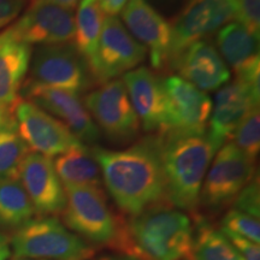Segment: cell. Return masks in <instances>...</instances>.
<instances>
[{"instance_id": "cell-34", "label": "cell", "mask_w": 260, "mask_h": 260, "mask_svg": "<svg viewBox=\"0 0 260 260\" xmlns=\"http://www.w3.org/2000/svg\"><path fill=\"white\" fill-rule=\"evenodd\" d=\"M15 117H14V110L6 107L0 104V128L6 125H14Z\"/></svg>"}, {"instance_id": "cell-25", "label": "cell", "mask_w": 260, "mask_h": 260, "mask_svg": "<svg viewBox=\"0 0 260 260\" xmlns=\"http://www.w3.org/2000/svg\"><path fill=\"white\" fill-rule=\"evenodd\" d=\"M34 216L31 201L18 178L0 180V229L15 232Z\"/></svg>"}, {"instance_id": "cell-4", "label": "cell", "mask_w": 260, "mask_h": 260, "mask_svg": "<svg viewBox=\"0 0 260 260\" xmlns=\"http://www.w3.org/2000/svg\"><path fill=\"white\" fill-rule=\"evenodd\" d=\"M11 255L42 260H89L92 245L68 229L57 217H37L12 232Z\"/></svg>"}, {"instance_id": "cell-8", "label": "cell", "mask_w": 260, "mask_h": 260, "mask_svg": "<svg viewBox=\"0 0 260 260\" xmlns=\"http://www.w3.org/2000/svg\"><path fill=\"white\" fill-rule=\"evenodd\" d=\"M83 104L98 128L113 144H129L139 136L141 124L122 80L100 84L84 96Z\"/></svg>"}, {"instance_id": "cell-19", "label": "cell", "mask_w": 260, "mask_h": 260, "mask_svg": "<svg viewBox=\"0 0 260 260\" xmlns=\"http://www.w3.org/2000/svg\"><path fill=\"white\" fill-rule=\"evenodd\" d=\"M259 96L237 80L219 88L206 130V136L214 147H222L246 116L259 107Z\"/></svg>"}, {"instance_id": "cell-30", "label": "cell", "mask_w": 260, "mask_h": 260, "mask_svg": "<svg viewBox=\"0 0 260 260\" xmlns=\"http://www.w3.org/2000/svg\"><path fill=\"white\" fill-rule=\"evenodd\" d=\"M236 22L259 38L260 32V0H236Z\"/></svg>"}, {"instance_id": "cell-23", "label": "cell", "mask_w": 260, "mask_h": 260, "mask_svg": "<svg viewBox=\"0 0 260 260\" xmlns=\"http://www.w3.org/2000/svg\"><path fill=\"white\" fill-rule=\"evenodd\" d=\"M193 218L190 260H245L234 248L222 230L217 229L207 217L198 213Z\"/></svg>"}, {"instance_id": "cell-35", "label": "cell", "mask_w": 260, "mask_h": 260, "mask_svg": "<svg viewBox=\"0 0 260 260\" xmlns=\"http://www.w3.org/2000/svg\"><path fill=\"white\" fill-rule=\"evenodd\" d=\"M11 256L9 237L4 233L0 232V260H9Z\"/></svg>"}, {"instance_id": "cell-5", "label": "cell", "mask_w": 260, "mask_h": 260, "mask_svg": "<svg viewBox=\"0 0 260 260\" xmlns=\"http://www.w3.org/2000/svg\"><path fill=\"white\" fill-rule=\"evenodd\" d=\"M63 224L89 245L113 249L122 217L111 210L103 188L65 186Z\"/></svg>"}, {"instance_id": "cell-7", "label": "cell", "mask_w": 260, "mask_h": 260, "mask_svg": "<svg viewBox=\"0 0 260 260\" xmlns=\"http://www.w3.org/2000/svg\"><path fill=\"white\" fill-rule=\"evenodd\" d=\"M25 83L54 87L81 94L95 86L88 64L74 44L42 45L31 54Z\"/></svg>"}, {"instance_id": "cell-11", "label": "cell", "mask_w": 260, "mask_h": 260, "mask_svg": "<svg viewBox=\"0 0 260 260\" xmlns=\"http://www.w3.org/2000/svg\"><path fill=\"white\" fill-rule=\"evenodd\" d=\"M14 117L19 136L34 153L58 157L71 148L84 146L67 125L28 100H19Z\"/></svg>"}, {"instance_id": "cell-15", "label": "cell", "mask_w": 260, "mask_h": 260, "mask_svg": "<svg viewBox=\"0 0 260 260\" xmlns=\"http://www.w3.org/2000/svg\"><path fill=\"white\" fill-rule=\"evenodd\" d=\"M18 180L38 217H57L67 205V193L51 158L28 153L18 170Z\"/></svg>"}, {"instance_id": "cell-20", "label": "cell", "mask_w": 260, "mask_h": 260, "mask_svg": "<svg viewBox=\"0 0 260 260\" xmlns=\"http://www.w3.org/2000/svg\"><path fill=\"white\" fill-rule=\"evenodd\" d=\"M171 69L204 93L222 88L230 80V69L217 47L207 39L186 48Z\"/></svg>"}, {"instance_id": "cell-14", "label": "cell", "mask_w": 260, "mask_h": 260, "mask_svg": "<svg viewBox=\"0 0 260 260\" xmlns=\"http://www.w3.org/2000/svg\"><path fill=\"white\" fill-rule=\"evenodd\" d=\"M8 30L28 45L68 44L74 40L75 15L71 9L50 4H29L23 15Z\"/></svg>"}, {"instance_id": "cell-22", "label": "cell", "mask_w": 260, "mask_h": 260, "mask_svg": "<svg viewBox=\"0 0 260 260\" xmlns=\"http://www.w3.org/2000/svg\"><path fill=\"white\" fill-rule=\"evenodd\" d=\"M63 186L102 188L100 168L87 146L71 148L58 155L53 161Z\"/></svg>"}, {"instance_id": "cell-24", "label": "cell", "mask_w": 260, "mask_h": 260, "mask_svg": "<svg viewBox=\"0 0 260 260\" xmlns=\"http://www.w3.org/2000/svg\"><path fill=\"white\" fill-rule=\"evenodd\" d=\"M104 19L99 0H81L79 3L75 15L74 45L87 61L90 71L95 61Z\"/></svg>"}, {"instance_id": "cell-3", "label": "cell", "mask_w": 260, "mask_h": 260, "mask_svg": "<svg viewBox=\"0 0 260 260\" xmlns=\"http://www.w3.org/2000/svg\"><path fill=\"white\" fill-rule=\"evenodd\" d=\"M165 197L175 207L199 213V194L216 148L205 135L157 134Z\"/></svg>"}, {"instance_id": "cell-28", "label": "cell", "mask_w": 260, "mask_h": 260, "mask_svg": "<svg viewBox=\"0 0 260 260\" xmlns=\"http://www.w3.org/2000/svg\"><path fill=\"white\" fill-rule=\"evenodd\" d=\"M220 230L235 234L241 237L260 243V223L258 218L240 212L235 209L228 211L220 222Z\"/></svg>"}, {"instance_id": "cell-27", "label": "cell", "mask_w": 260, "mask_h": 260, "mask_svg": "<svg viewBox=\"0 0 260 260\" xmlns=\"http://www.w3.org/2000/svg\"><path fill=\"white\" fill-rule=\"evenodd\" d=\"M232 144L236 146L242 153L255 160L260 148V115L259 107L252 110L246 118L234 130Z\"/></svg>"}, {"instance_id": "cell-21", "label": "cell", "mask_w": 260, "mask_h": 260, "mask_svg": "<svg viewBox=\"0 0 260 260\" xmlns=\"http://www.w3.org/2000/svg\"><path fill=\"white\" fill-rule=\"evenodd\" d=\"M30 45L16 39L8 29L0 32V104L14 110L30 67Z\"/></svg>"}, {"instance_id": "cell-32", "label": "cell", "mask_w": 260, "mask_h": 260, "mask_svg": "<svg viewBox=\"0 0 260 260\" xmlns=\"http://www.w3.org/2000/svg\"><path fill=\"white\" fill-rule=\"evenodd\" d=\"M28 0H0V29L5 28L23 11Z\"/></svg>"}, {"instance_id": "cell-16", "label": "cell", "mask_w": 260, "mask_h": 260, "mask_svg": "<svg viewBox=\"0 0 260 260\" xmlns=\"http://www.w3.org/2000/svg\"><path fill=\"white\" fill-rule=\"evenodd\" d=\"M122 81L145 132H167L168 105L161 77L148 68L138 67L123 75Z\"/></svg>"}, {"instance_id": "cell-10", "label": "cell", "mask_w": 260, "mask_h": 260, "mask_svg": "<svg viewBox=\"0 0 260 260\" xmlns=\"http://www.w3.org/2000/svg\"><path fill=\"white\" fill-rule=\"evenodd\" d=\"M147 50L132 37L116 16H107L98 45L92 74L96 84L116 80L142 64Z\"/></svg>"}, {"instance_id": "cell-29", "label": "cell", "mask_w": 260, "mask_h": 260, "mask_svg": "<svg viewBox=\"0 0 260 260\" xmlns=\"http://www.w3.org/2000/svg\"><path fill=\"white\" fill-rule=\"evenodd\" d=\"M234 209L259 219L260 214V190L258 177H253L246 187L240 191L233 203Z\"/></svg>"}, {"instance_id": "cell-9", "label": "cell", "mask_w": 260, "mask_h": 260, "mask_svg": "<svg viewBox=\"0 0 260 260\" xmlns=\"http://www.w3.org/2000/svg\"><path fill=\"white\" fill-rule=\"evenodd\" d=\"M236 0H193L174 18L168 69L194 42L206 40L235 18Z\"/></svg>"}, {"instance_id": "cell-37", "label": "cell", "mask_w": 260, "mask_h": 260, "mask_svg": "<svg viewBox=\"0 0 260 260\" xmlns=\"http://www.w3.org/2000/svg\"><path fill=\"white\" fill-rule=\"evenodd\" d=\"M89 260H140V259H136L134 256L123 254V253L116 252V253H112V254H103L98 256V258H94L93 256V258Z\"/></svg>"}, {"instance_id": "cell-18", "label": "cell", "mask_w": 260, "mask_h": 260, "mask_svg": "<svg viewBox=\"0 0 260 260\" xmlns=\"http://www.w3.org/2000/svg\"><path fill=\"white\" fill-rule=\"evenodd\" d=\"M216 44L225 64L235 73V80L259 94V38L239 22H230L217 32Z\"/></svg>"}, {"instance_id": "cell-17", "label": "cell", "mask_w": 260, "mask_h": 260, "mask_svg": "<svg viewBox=\"0 0 260 260\" xmlns=\"http://www.w3.org/2000/svg\"><path fill=\"white\" fill-rule=\"evenodd\" d=\"M122 18L132 37L149 53L154 70L168 69L171 45V25L146 0H129Z\"/></svg>"}, {"instance_id": "cell-38", "label": "cell", "mask_w": 260, "mask_h": 260, "mask_svg": "<svg viewBox=\"0 0 260 260\" xmlns=\"http://www.w3.org/2000/svg\"><path fill=\"white\" fill-rule=\"evenodd\" d=\"M12 260H42V259H28V258H14Z\"/></svg>"}, {"instance_id": "cell-6", "label": "cell", "mask_w": 260, "mask_h": 260, "mask_svg": "<svg viewBox=\"0 0 260 260\" xmlns=\"http://www.w3.org/2000/svg\"><path fill=\"white\" fill-rule=\"evenodd\" d=\"M255 160L247 157L232 142H225L211 161L199 194V207L207 217L216 216L235 201L254 177Z\"/></svg>"}, {"instance_id": "cell-13", "label": "cell", "mask_w": 260, "mask_h": 260, "mask_svg": "<svg viewBox=\"0 0 260 260\" xmlns=\"http://www.w3.org/2000/svg\"><path fill=\"white\" fill-rule=\"evenodd\" d=\"M21 93H23L28 102L67 125L83 145L98 142L100 138L99 128L81 100L80 94L25 82L22 86Z\"/></svg>"}, {"instance_id": "cell-26", "label": "cell", "mask_w": 260, "mask_h": 260, "mask_svg": "<svg viewBox=\"0 0 260 260\" xmlns=\"http://www.w3.org/2000/svg\"><path fill=\"white\" fill-rule=\"evenodd\" d=\"M28 153V146L19 136L16 124L0 128V180L17 178L19 167Z\"/></svg>"}, {"instance_id": "cell-1", "label": "cell", "mask_w": 260, "mask_h": 260, "mask_svg": "<svg viewBox=\"0 0 260 260\" xmlns=\"http://www.w3.org/2000/svg\"><path fill=\"white\" fill-rule=\"evenodd\" d=\"M102 172L103 183L125 217L167 200L157 138L149 136L130 147L112 151L90 148Z\"/></svg>"}, {"instance_id": "cell-2", "label": "cell", "mask_w": 260, "mask_h": 260, "mask_svg": "<svg viewBox=\"0 0 260 260\" xmlns=\"http://www.w3.org/2000/svg\"><path fill=\"white\" fill-rule=\"evenodd\" d=\"M193 230L188 213L162 200L121 219L113 251L140 260H184L189 258Z\"/></svg>"}, {"instance_id": "cell-33", "label": "cell", "mask_w": 260, "mask_h": 260, "mask_svg": "<svg viewBox=\"0 0 260 260\" xmlns=\"http://www.w3.org/2000/svg\"><path fill=\"white\" fill-rule=\"evenodd\" d=\"M129 0H99L104 14L107 16H116L123 11Z\"/></svg>"}, {"instance_id": "cell-36", "label": "cell", "mask_w": 260, "mask_h": 260, "mask_svg": "<svg viewBox=\"0 0 260 260\" xmlns=\"http://www.w3.org/2000/svg\"><path fill=\"white\" fill-rule=\"evenodd\" d=\"M81 0H29V4H35V3H50V4H56L63 8L73 10L75 6L79 5Z\"/></svg>"}, {"instance_id": "cell-12", "label": "cell", "mask_w": 260, "mask_h": 260, "mask_svg": "<svg viewBox=\"0 0 260 260\" xmlns=\"http://www.w3.org/2000/svg\"><path fill=\"white\" fill-rule=\"evenodd\" d=\"M168 105V130L176 135H205L212 111L210 96L176 75L162 79ZM162 133V134H165Z\"/></svg>"}, {"instance_id": "cell-31", "label": "cell", "mask_w": 260, "mask_h": 260, "mask_svg": "<svg viewBox=\"0 0 260 260\" xmlns=\"http://www.w3.org/2000/svg\"><path fill=\"white\" fill-rule=\"evenodd\" d=\"M226 239L229 240L230 243L234 246L237 253L242 256L245 260H260V247L258 243L251 241V240L241 237L235 234L223 232Z\"/></svg>"}]
</instances>
